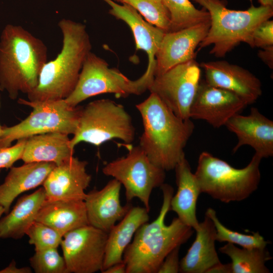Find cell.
Wrapping results in <instances>:
<instances>
[{"mask_svg":"<svg viewBox=\"0 0 273 273\" xmlns=\"http://www.w3.org/2000/svg\"><path fill=\"white\" fill-rule=\"evenodd\" d=\"M144 131L139 146L156 166L169 171L185 156L184 149L193 133L191 119L175 115L155 94L136 105Z\"/></svg>","mask_w":273,"mask_h":273,"instance_id":"obj_1","label":"cell"},{"mask_svg":"<svg viewBox=\"0 0 273 273\" xmlns=\"http://www.w3.org/2000/svg\"><path fill=\"white\" fill-rule=\"evenodd\" d=\"M160 188L163 202L157 217L142 224L123 255L126 273H157L166 256L175 248L180 247L192 236L193 229L174 218L169 225L165 223L173 195V188L163 184Z\"/></svg>","mask_w":273,"mask_h":273,"instance_id":"obj_2","label":"cell"},{"mask_svg":"<svg viewBox=\"0 0 273 273\" xmlns=\"http://www.w3.org/2000/svg\"><path fill=\"white\" fill-rule=\"evenodd\" d=\"M44 43L19 25H7L0 38V90L16 100L31 92L48 61Z\"/></svg>","mask_w":273,"mask_h":273,"instance_id":"obj_3","label":"cell"},{"mask_svg":"<svg viewBox=\"0 0 273 273\" xmlns=\"http://www.w3.org/2000/svg\"><path fill=\"white\" fill-rule=\"evenodd\" d=\"M62 34L61 52L43 66L36 87L28 100L65 99L74 90L92 44L85 25L67 19L58 22Z\"/></svg>","mask_w":273,"mask_h":273,"instance_id":"obj_4","label":"cell"},{"mask_svg":"<svg viewBox=\"0 0 273 273\" xmlns=\"http://www.w3.org/2000/svg\"><path fill=\"white\" fill-rule=\"evenodd\" d=\"M205 8L210 15V27L200 43L199 49L210 45V54L224 57L241 42L254 48L252 34L262 22L273 16V7L251 5L244 11L230 10L224 0H192Z\"/></svg>","mask_w":273,"mask_h":273,"instance_id":"obj_5","label":"cell"},{"mask_svg":"<svg viewBox=\"0 0 273 273\" xmlns=\"http://www.w3.org/2000/svg\"><path fill=\"white\" fill-rule=\"evenodd\" d=\"M261 159L255 153L246 167L238 169L204 151L199 155L194 174L201 193L225 203L241 201L258 187Z\"/></svg>","mask_w":273,"mask_h":273,"instance_id":"obj_6","label":"cell"},{"mask_svg":"<svg viewBox=\"0 0 273 273\" xmlns=\"http://www.w3.org/2000/svg\"><path fill=\"white\" fill-rule=\"evenodd\" d=\"M134 136L135 128L124 107L110 99H100L82 108L70 144L73 149L81 142L100 146L114 139L129 144Z\"/></svg>","mask_w":273,"mask_h":273,"instance_id":"obj_7","label":"cell"},{"mask_svg":"<svg viewBox=\"0 0 273 273\" xmlns=\"http://www.w3.org/2000/svg\"><path fill=\"white\" fill-rule=\"evenodd\" d=\"M153 80L145 73L132 80L116 68H110L107 62L91 51L83 62L77 84L65 100L72 107L90 97L106 93L117 97L140 95L148 89Z\"/></svg>","mask_w":273,"mask_h":273,"instance_id":"obj_8","label":"cell"},{"mask_svg":"<svg viewBox=\"0 0 273 273\" xmlns=\"http://www.w3.org/2000/svg\"><path fill=\"white\" fill-rule=\"evenodd\" d=\"M18 103L32 108L20 123L3 126L0 147L11 146L16 140L53 132L74 134L78 127L82 107H72L65 99L31 101L19 98Z\"/></svg>","mask_w":273,"mask_h":273,"instance_id":"obj_9","label":"cell"},{"mask_svg":"<svg viewBox=\"0 0 273 273\" xmlns=\"http://www.w3.org/2000/svg\"><path fill=\"white\" fill-rule=\"evenodd\" d=\"M127 148L128 152L125 156L108 163L102 171L123 186L128 202L138 198L149 212L151 193L164 184L165 171L152 163L139 145H127Z\"/></svg>","mask_w":273,"mask_h":273,"instance_id":"obj_10","label":"cell"},{"mask_svg":"<svg viewBox=\"0 0 273 273\" xmlns=\"http://www.w3.org/2000/svg\"><path fill=\"white\" fill-rule=\"evenodd\" d=\"M200 66L195 60L177 65L155 76L148 90L177 116L191 119L190 112L200 82Z\"/></svg>","mask_w":273,"mask_h":273,"instance_id":"obj_11","label":"cell"},{"mask_svg":"<svg viewBox=\"0 0 273 273\" xmlns=\"http://www.w3.org/2000/svg\"><path fill=\"white\" fill-rule=\"evenodd\" d=\"M108 233L90 224L65 234L61 246L67 273L102 270Z\"/></svg>","mask_w":273,"mask_h":273,"instance_id":"obj_12","label":"cell"},{"mask_svg":"<svg viewBox=\"0 0 273 273\" xmlns=\"http://www.w3.org/2000/svg\"><path fill=\"white\" fill-rule=\"evenodd\" d=\"M247 103L237 94L201 81L190 109V117L206 121L213 127L225 126L234 115L240 113Z\"/></svg>","mask_w":273,"mask_h":273,"instance_id":"obj_13","label":"cell"},{"mask_svg":"<svg viewBox=\"0 0 273 273\" xmlns=\"http://www.w3.org/2000/svg\"><path fill=\"white\" fill-rule=\"evenodd\" d=\"M210 20L180 30L165 32L156 56L155 76L195 60L196 49L207 34Z\"/></svg>","mask_w":273,"mask_h":273,"instance_id":"obj_14","label":"cell"},{"mask_svg":"<svg viewBox=\"0 0 273 273\" xmlns=\"http://www.w3.org/2000/svg\"><path fill=\"white\" fill-rule=\"evenodd\" d=\"M205 81L209 85L233 92L248 104L255 102L262 94L260 80L248 70L225 61L203 62Z\"/></svg>","mask_w":273,"mask_h":273,"instance_id":"obj_15","label":"cell"},{"mask_svg":"<svg viewBox=\"0 0 273 273\" xmlns=\"http://www.w3.org/2000/svg\"><path fill=\"white\" fill-rule=\"evenodd\" d=\"M87 165V161L73 156L56 165L42 184L45 200H84L86 196L85 190L92 179L86 170Z\"/></svg>","mask_w":273,"mask_h":273,"instance_id":"obj_16","label":"cell"},{"mask_svg":"<svg viewBox=\"0 0 273 273\" xmlns=\"http://www.w3.org/2000/svg\"><path fill=\"white\" fill-rule=\"evenodd\" d=\"M225 126L238 139L233 149L235 153L244 145L251 147L261 158L273 156V121L252 107L249 115L237 114Z\"/></svg>","mask_w":273,"mask_h":273,"instance_id":"obj_17","label":"cell"},{"mask_svg":"<svg viewBox=\"0 0 273 273\" xmlns=\"http://www.w3.org/2000/svg\"><path fill=\"white\" fill-rule=\"evenodd\" d=\"M121 186L113 178L102 189H94L86 194L84 201L89 224L108 233L126 215L131 205L121 204Z\"/></svg>","mask_w":273,"mask_h":273,"instance_id":"obj_18","label":"cell"},{"mask_svg":"<svg viewBox=\"0 0 273 273\" xmlns=\"http://www.w3.org/2000/svg\"><path fill=\"white\" fill-rule=\"evenodd\" d=\"M111 9L109 13L116 18L125 22L130 27L134 36L136 50L145 51L148 57L146 73L155 77L156 56L165 32L146 21L140 13L130 5H120L113 0H103Z\"/></svg>","mask_w":273,"mask_h":273,"instance_id":"obj_19","label":"cell"},{"mask_svg":"<svg viewBox=\"0 0 273 273\" xmlns=\"http://www.w3.org/2000/svg\"><path fill=\"white\" fill-rule=\"evenodd\" d=\"M174 169L177 189L171 198L170 210L183 223L195 230L199 224L196 216L197 202L201 193L199 183L185 156Z\"/></svg>","mask_w":273,"mask_h":273,"instance_id":"obj_20","label":"cell"},{"mask_svg":"<svg viewBox=\"0 0 273 273\" xmlns=\"http://www.w3.org/2000/svg\"><path fill=\"white\" fill-rule=\"evenodd\" d=\"M56 166L52 162H30L11 167L0 185V205L6 214L14 200L22 193L41 185Z\"/></svg>","mask_w":273,"mask_h":273,"instance_id":"obj_21","label":"cell"},{"mask_svg":"<svg viewBox=\"0 0 273 273\" xmlns=\"http://www.w3.org/2000/svg\"><path fill=\"white\" fill-rule=\"evenodd\" d=\"M195 241L185 256L180 260L179 272L206 273L220 262L215 249L216 230L212 220L206 215L195 230Z\"/></svg>","mask_w":273,"mask_h":273,"instance_id":"obj_22","label":"cell"},{"mask_svg":"<svg viewBox=\"0 0 273 273\" xmlns=\"http://www.w3.org/2000/svg\"><path fill=\"white\" fill-rule=\"evenodd\" d=\"M35 220L54 229L62 236L89 224L85 203L81 200H45Z\"/></svg>","mask_w":273,"mask_h":273,"instance_id":"obj_23","label":"cell"},{"mask_svg":"<svg viewBox=\"0 0 273 273\" xmlns=\"http://www.w3.org/2000/svg\"><path fill=\"white\" fill-rule=\"evenodd\" d=\"M68 134L53 132L26 138L21 160L24 163L52 162L59 165L73 157Z\"/></svg>","mask_w":273,"mask_h":273,"instance_id":"obj_24","label":"cell"},{"mask_svg":"<svg viewBox=\"0 0 273 273\" xmlns=\"http://www.w3.org/2000/svg\"><path fill=\"white\" fill-rule=\"evenodd\" d=\"M149 220V211L144 207L131 206L126 215L108 233L102 270L123 261L124 250L138 229Z\"/></svg>","mask_w":273,"mask_h":273,"instance_id":"obj_25","label":"cell"},{"mask_svg":"<svg viewBox=\"0 0 273 273\" xmlns=\"http://www.w3.org/2000/svg\"><path fill=\"white\" fill-rule=\"evenodd\" d=\"M46 200L43 188L20 198L13 209L0 219V237L19 239L25 235L29 225Z\"/></svg>","mask_w":273,"mask_h":273,"instance_id":"obj_26","label":"cell"},{"mask_svg":"<svg viewBox=\"0 0 273 273\" xmlns=\"http://www.w3.org/2000/svg\"><path fill=\"white\" fill-rule=\"evenodd\" d=\"M219 251L231 259L232 273H268L266 261L272 257L265 248H240L227 243Z\"/></svg>","mask_w":273,"mask_h":273,"instance_id":"obj_27","label":"cell"},{"mask_svg":"<svg viewBox=\"0 0 273 273\" xmlns=\"http://www.w3.org/2000/svg\"><path fill=\"white\" fill-rule=\"evenodd\" d=\"M170 15L169 32L176 31L210 20L204 8H196L190 0H163Z\"/></svg>","mask_w":273,"mask_h":273,"instance_id":"obj_28","label":"cell"},{"mask_svg":"<svg viewBox=\"0 0 273 273\" xmlns=\"http://www.w3.org/2000/svg\"><path fill=\"white\" fill-rule=\"evenodd\" d=\"M212 221L216 230L215 239L219 242L238 245L244 248H265L268 244L258 232L246 235L231 230L225 226L218 218L216 211L208 208L205 213Z\"/></svg>","mask_w":273,"mask_h":273,"instance_id":"obj_29","label":"cell"},{"mask_svg":"<svg viewBox=\"0 0 273 273\" xmlns=\"http://www.w3.org/2000/svg\"><path fill=\"white\" fill-rule=\"evenodd\" d=\"M122 3L133 7L150 24L169 32L170 15L163 0H123Z\"/></svg>","mask_w":273,"mask_h":273,"instance_id":"obj_30","label":"cell"},{"mask_svg":"<svg viewBox=\"0 0 273 273\" xmlns=\"http://www.w3.org/2000/svg\"><path fill=\"white\" fill-rule=\"evenodd\" d=\"M29 261L36 273H67L65 260L57 248L35 251Z\"/></svg>","mask_w":273,"mask_h":273,"instance_id":"obj_31","label":"cell"},{"mask_svg":"<svg viewBox=\"0 0 273 273\" xmlns=\"http://www.w3.org/2000/svg\"><path fill=\"white\" fill-rule=\"evenodd\" d=\"M25 235L29 237V243L37 251L50 248H58L63 236L50 226L35 220L28 228Z\"/></svg>","mask_w":273,"mask_h":273,"instance_id":"obj_32","label":"cell"},{"mask_svg":"<svg viewBox=\"0 0 273 273\" xmlns=\"http://www.w3.org/2000/svg\"><path fill=\"white\" fill-rule=\"evenodd\" d=\"M26 138L17 140L12 146L0 147V169L10 168L18 160L21 159Z\"/></svg>","mask_w":273,"mask_h":273,"instance_id":"obj_33","label":"cell"},{"mask_svg":"<svg viewBox=\"0 0 273 273\" xmlns=\"http://www.w3.org/2000/svg\"><path fill=\"white\" fill-rule=\"evenodd\" d=\"M252 39L254 48L273 46V21L269 19L259 24L253 33Z\"/></svg>","mask_w":273,"mask_h":273,"instance_id":"obj_34","label":"cell"},{"mask_svg":"<svg viewBox=\"0 0 273 273\" xmlns=\"http://www.w3.org/2000/svg\"><path fill=\"white\" fill-rule=\"evenodd\" d=\"M179 247L173 249L165 258L157 273H177L179 272Z\"/></svg>","mask_w":273,"mask_h":273,"instance_id":"obj_35","label":"cell"},{"mask_svg":"<svg viewBox=\"0 0 273 273\" xmlns=\"http://www.w3.org/2000/svg\"><path fill=\"white\" fill-rule=\"evenodd\" d=\"M258 56L270 68H273V46L261 49Z\"/></svg>","mask_w":273,"mask_h":273,"instance_id":"obj_36","label":"cell"},{"mask_svg":"<svg viewBox=\"0 0 273 273\" xmlns=\"http://www.w3.org/2000/svg\"><path fill=\"white\" fill-rule=\"evenodd\" d=\"M32 270L30 267L25 266L18 268L16 262L13 260L6 267L0 270V273H31Z\"/></svg>","mask_w":273,"mask_h":273,"instance_id":"obj_37","label":"cell"},{"mask_svg":"<svg viewBox=\"0 0 273 273\" xmlns=\"http://www.w3.org/2000/svg\"><path fill=\"white\" fill-rule=\"evenodd\" d=\"M206 273H232L231 263L223 264L220 262L210 267Z\"/></svg>","mask_w":273,"mask_h":273,"instance_id":"obj_38","label":"cell"},{"mask_svg":"<svg viewBox=\"0 0 273 273\" xmlns=\"http://www.w3.org/2000/svg\"><path fill=\"white\" fill-rule=\"evenodd\" d=\"M103 273H126V265L123 261L115 263L105 270Z\"/></svg>","mask_w":273,"mask_h":273,"instance_id":"obj_39","label":"cell"},{"mask_svg":"<svg viewBox=\"0 0 273 273\" xmlns=\"http://www.w3.org/2000/svg\"><path fill=\"white\" fill-rule=\"evenodd\" d=\"M260 6L273 7V0H257Z\"/></svg>","mask_w":273,"mask_h":273,"instance_id":"obj_40","label":"cell"},{"mask_svg":"<svg viewBox=\"0 0 273 273\" xmlns=\"http://www.w3.org/2000/svg\"><path fill=\"white\" fill-rule=\"evenodd\" d=\"M0 172H1V169H0ZM3 213H5V209L2 205H0V218Z\"/></svg>","mask_w":273,"mask_h":273,"instance_id":"obj_41","label":"cell"},{"mask_svg":"<svg viewBox=\"0 0 273 273\" xmlns=\"http://www.w3.org/2000/svg\"><path fill=\"white\" fill-rule=\"evenodd\" d=\"M0 107H1V95H0ZM3 133V126L0 124V139H1Z\"/></svg>","mask_w":273,"mask_h":273,"instance_id":"obj_42","label":"cell"},{"mask_svg":"<svg viewBox=\"0 0 273 273\" xmlns=\"http://www.w3.org/2000/svg\"><path fill=\"white\" fill-rule=\"evenodd\" d=\"M114 2H119L120 3H122L123 0H113Z\"/></svg>","mask_w":273,"mask_h":273,"instance_id":"obj_43","label":"cell"}]
</instances>
